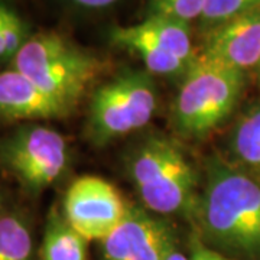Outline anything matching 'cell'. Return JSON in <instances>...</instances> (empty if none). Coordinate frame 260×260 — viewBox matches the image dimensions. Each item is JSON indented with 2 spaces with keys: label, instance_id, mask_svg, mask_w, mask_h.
<instances>
[{
  "label": "cell",
  "instance_id": "13",
  "mask_svg": "<svg viewBox=\"0 0 260 260\" xmlns=\"http://www.w3.org/2000/svg\"><path fill=\"white\" fill-rule=\"evenodd\" d=\"M113 44L119 47L127 48L136 52L143 59L150 74L159 75H179L185 74L189 65L181 61L178 56L172 55L167 49L160 48L156 44L146 41L143 38L135 35L129 26L116 28L112 30Z\"/></svg>",
  "mask_w": 260,
  "mask_h": 260
},
{
  "label": "cell",
  "instance_id": "17",
  "mask_svg": "<svg viewBox=\"0 0 260 260\" xmlns=\"http://www.w3.org/2000/svg\"><path fill=\"white\" fill-rule=\"evenodd\" d=\"M207 0H149L148 18L174 19L188 23L201 18Z\"/></svg>",
  "mask_w": 260,
  "mask_h": 260
},
{
  "label": "cell",
  "instance_id": "12",
  "mask_svg": "<svg viewBox=\"0 0 260 260\" xmlns=\"http://www.w3.org/2000/svg\"><path fill=\"white\" fill-rule=\"evenodd\" d=\"M42 260H87L88 240L67 223L64 215L51 211L41 246Z\"/></svg>",
  "mask_w": 260,
  "mask_h": 260
},
{
  "label": "cell",
  "instance_id": "9",
  "mask_svg": "<svg viewBox=\"0 0 260 260\" xmlns=\"http://www.w3.org/2000/svg\"><path fill=\"white\" fill-rule=\"evenodd\" d=\"M201 56L240 71L260 62V9L207 32Z\"/></svg>",
  "mask_w": 260,
  "mask_h": 260
},
{
  "label": "cell",
  "instance_id": "18",
  "mask_svg": "<svg viewBox=\"0 0 260 260\" xmlns=\"http://www.w3.org/2000/svg\"><path fill=\"white\" fill-rule=\"evenodd\" d=\"M25 22L15 10L5 6L3 10V44L5 61H12L29 39Z\"/></svg>",
  "mask_w": 260,
  "mask_h": 260
},
{
  "label": "cell",
  "instance_id": "22",
  "mask_svg": "<svg viewBox=\"0 0 260 260\" xmlns=\"http://www.w3.org/2000/svg\"><path fill=\"white\" fill-rule=\"evenodd\" d=\"M164 260H189V257H186L184 253H181V251L178 250L177 246H174L171 250L168 251V254L165 256Z\"/></svg>",
  "mask_w": 260,
  "mask_h": 260
},
{
  "label": "cell",
  "instance_id": "11",
  "mask_svg": "<svg viewBox=\"0 0 260 260\" xmlns=\"http://www.w3.org/2000/svg\"><path fill=\"white\" fill-rule=\"evenodd\" d=\"M129 29L135 35L167 49L185 64L189 65L195 59L188 23L174 19L150 16L140 22L139 25L129 26Z\"/></svg>",
  "mask_w": 260,
  "mask_h": 260
},
{
  "label": "cell",
  "instance_id": "3",
  "mask_svg": "<svg viewBox=\"0 0 260 260\" xmlns=\"http://www.w3.org/2000/svg\"><path fill=\"white\" fill-rule=\"evenodd\" d=\"M130 178L149 211L191 215L198 203L194 167L175 142L152 136L132 155Z\"/></svg>",
  "mask_w": 260,
  "mask_h": 260
},
{
  "label": "cell",
  "instance_id": "15",
  "mask_svg": "<svg viewBox=\"0 0 260 260\" xmlns=\"http://www.w3.org/2000/svg\"><path fill=\"white\" fill-rule=\"evenodd\" d=\"M34 240L26 218L19 213L0 215V260H32Z\"/></svg>",
  "mask_w": 260,
  "mask_h": 260
},
{
  "label": "cell",
  "instance_id": "23",
  "mask_svg": "<svg viewBox=\"0 0 260 260\" xmlns=\"http://www.w3.org/2000/svg\"><path fill=\"white\" fill-rule=\"evenodd\" d=\"M5 214V201H3V197L0 194V215Z\"/></svg>",
  "mask_w": 260,
  "mask_h": 260
},
{
  "label": "cell",
  "instance_id": "24",
  "mask_svg": "<svg viewBox=\"0 0 260 260\" xmlns=\"http://www.w3.org/2000/svg\"><path fill=\"white\" fill-rule=\"evenodd\" d=\"M256 74H257V80H259L260 83V62L257 64V67H256Z\"/></svg>",
  "mask_w": 260,
  "mask_h": 260
},
{
  "label": "cell",
  "instance_id": "20",
  "mask_svg": "<svg viewBox=\"0 0 260 260\" xmlns=\"http://www.w3.org/2000/svg\"><path fill=\"white\" fill-rule=\"evenodd\" d=\"M70 2L85 9H102L116 3L117 0H70Z\"/></svg>",
  "mask_w": 260,
  "mask_h": 260
},
{
  "label": "cell",
  "instance_id": "4",
  "mask_svg": "<svg viewBox=\"0 0 260 260\" xmlns=\"http://www.w3.org/2000/svg\"><path fill=\"white\" fill-rule=\"evenodd\" d=\"M244 71L198 56L189 64L177 99L172 123L177 132L201 138L229 119L240 100Z\"/></svg>",
  "mask_w": 260,
  "mask_h": 260
},
{
  "label": "cell",
  "instance_id": "6",
  "mask_svg": "<svg viewBox=\"0 0 260 260\" xmlns=\"http://www.w3.org/2000/svg\"><path fill=\"white\" fill-rule=\"evenodd\" d=\"M68 158L64 136L44 124H23L0 140V164L30 192L52 185Z\"/></svg>",
  "mask_w": 260,
  "mask_h": 260
},
{
  "label": "cell",
  "instance_id": "2",
  "mask_svg": "<svg viewBox=\"0 0 260 260\" xmlns=\"http://www.w3.org/2000/svg\"><path fill=\"white\" fill-rule=\"evenodd\" d=\"M12 68L71 112L102 73L103 64L59 34L42 32L20 48Z\"/></svg>",
  "mask_w": 260,
  "mask_h": 260
},
{
  "label": "cell",
  "instance_id": "7",
  "mask_svg": "<svg viewBox=\"0 0 260 260\" xmlns=\"http://www.w3.org/2000/svg\"><path fill=\"white\" fill-rule=\"evenodd\" d=\"M127 208L110 182L99 177H81L65 192L62 215L88 242H102L121 223Z\"/></svg>",
  "mask_w": 260,
  "mask_h": 260
},
{
  "label": "cell",
  "instance_id": "5",
  "mask_svg": "<svg viewBox=\"0 0 260 260\" xmlns=\"http://www.w3.org/2000/svg\"><path fill=\"white\" fill-rule=\"evenodd\" d=\"M158 107V91L150 73L126 70L94 91L88 132L95 143L146 126Z\"/></svg>",
  "mask_w": 260,
  "mask_h": 260
},
{
  "label": "cell",
  "instance_id": "10",
  "mask_svg": "<svg viewBox=\"0 0 260 260\" xmlns=\"http://www.w3.org/2000/svg\"><path fill=\"white\" fill-rule=\"evenodd\" d=\"M68 113L16 70L0 73V119L45 120L61 119Z\"/></svg>",
  "mask_w": 260,
  "mask_h": 260
},
{
  "label": "cell",
  "instance_id": "1",
  "mask_svg": "<svg viewBox=\"0 0 260 260\" xmlns=\"http://www.w3.org/2000/svg\"><path fill=\"white\" fill-rule=\"evenodd\" d=\"M194 214L208 242L232 253L260 256V182L242 168L210 159Z\"/></svg>",
  "mask_w": 260,
  "mask_h": 260
},
{
  "label": "cell",
  "instance_id": "8",
  "mask_svg": "<svg viewBox=\"0 0 260 260\" xmlns=\"http://www.w3.org/2000/svg\"><path fill=\"white\" fill-rule=\"evenodd\" d=\"M175 246L174 232L136 205H129L121 223L102 240L103 260H164Z\"/></svg>",
  "mask_w": 260,
  "mask_h": 260
},
{
  "label": "cell",
  "instance_id": "19",
  "mask_svg": "<svg viewBox=\"0 0 260 260\" xmlns=\"http://www.w3.org/2000/svg\"><path fill=\"white\" fill-rule=\"evenodd\" d=\"M189 260H229L227 257L221 256L218 251L211 250L208 247H205L203 243L195 240L191 247V256Z\"/></svg>",
  "mask_w": 260,
  "mask_h": 260
},
{
  "label": "cell",
  "instance_id": "21",
  "mask_svg": "<svg viewBox=\"0 0 260 260\" xmlns=\"http://www.w3.org/2000/svg\"><path fill=\"white\" fill-rule=\"evenodd\" d=\"M5 3L0 2V61H5V44H3V10Z\"/></svg>",
  "mask_w": 260,
  "mask_h": 260
},
{
  "label": "cell",
  "instance_id": "14",
  "mask_svg": "<svg viewBox=\"0 0 260 260\" xmlns=\"http://www.w3.org/2000/svg\"><path fill=\"white\" fill-rule=\"evenodd\" d=\"M230 148L239 168L260 182V104L251 107L236 123Z\"/></svg>",
  "mask_w": 260,
  "mask_h": 260
},
{
  "label": "cell",
  "instance_id": "16",
  "mask_svg": "<svg viewBox=\"0 0 260 260\" xmlns=\"http://www.w3.org/2000/svg\"><path fill=\"white\" fill-rule=\"evenodd\" d=\"M257 9H260V0H207L200 18L201 28L207 34Z\"/></svg>",
  "mask_w": 260,
  "mask_h": 260
}]
</instances>
